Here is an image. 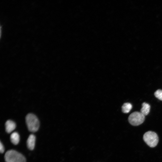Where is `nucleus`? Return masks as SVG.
Returning a JSON list of instances; mask_svg holds the SVG:
<instances>
[{
	"mask_svg": "<svg viewBox=\"0 0 162 162\" xmlns=\"http://www.w3.org/2000/svg\"><path fill=\"white\" fill-rule=\"evenodd\" d=\"M6 162H26L25 157L21 153L13 150L7 151L4 155Z\"/></svg>",
	"mask_w": 162,
	"mask_h": 162,
	"instance_id": "1",
	"label": "nucleus"
},
{
	"mask_svg": "<svg viewBox=\"0 0 162 162\" xmlns=\"http://www.w3.org/2000/svg\"><path fill=\"white\" fill-rule=\"evenodd\" d=\"M26 124L28 130L33 132L38 129L40 124L37 117L32 113L28 114L26 117Z\"/></svg>",
	"mask_w": 162,
	"mask_h": 162,
	"instance_id": "2",
	"label": "nucleus"
},
{
	"mask_svg": "<svg viewBox=\"0 0 162 162\" xmlns=\"http://www.w3.org/2000/svg\"><path fill=\"white\" fill-rule=\"evenodd\" d=\"M143 139L145 142L151 147L156 146L158 141L157 134L152 131H148L145 133L143 135Z\"/></svg>",
	"mask_w": 162,
	"mask_h": 162,
	"instance_id": "3",
	"label": "nucleus"
},
{
	"mask_svg": "<svg viewBox=\"0 0 162 162\" xmlns=\"http://www.w3.org/2000/svg\"><path fill=\"white\" fill-rule=\"evenodd\" d=\"M145 118V116L141 112H135L130 115L128 120L130 124L136 126L142 124L144 122Z\"/></svg>",
	"mask_w": 162,
	"mask_h": 162,
	"instance_id": "4",
	"label": "nucleus"
},
{
	"mask_svg": "<svg viewBox=\"0 0 162 162\" xmlns=\"http://www.w3.org/2000/svg\"><path fill=\"white\" fill-rule=\"evenodd\" d=\"M35 136L33 134H30L27 141V145L28 148L30 150H33L34 147L35 142Z\"/></svg>",
	"mask_w": 162,
	"mask_h": 162,
	"instance_id": "5",
	"label": "nucleus"
},
{
	"mask_svg": "<svg viewBox=\"0 0 162 162\" xmlns=\"http://www.w3.org/2000/svg\"><path fill=\"white\" fill-rule=\"evenodd\" d=\"M5 127L6 132L10 133L15 129L16 124L14 121L9 120L5 122Z\"/></svg>",
	"mask_w": 162,
	"mask_h": 162,
	"instance_id": "6",
	"label": "nucleus"
},
{
	"mask_svg": "<svg viewBox=\"0 0 162 162\" xmlns=\"http://www.w3.org/2000/svg\"><path fill=\"white\" fill-rule=\"evenodd\" d=\"M10 140L11 142L14 144L17 145L20 141V136L16 132L12 133L10 136Z\"/></svg>",
	"mask_w": 162,
	"mask_h": 162,
	"instance_id": "7",
	"label": "nucleus"
},
{
	"mask_svg": "<svg viewBox=\"0 0 162 162\" xmlns=\"http://www.w3.org/2000/svg\"><path fill=\"white\" fill-rule=\"evenodd\" d=\"M142 107L141 109V112L144 116L147 115L149 112L150 106V105L146 103H143L142 104Z\"/></svg>",
	"mask_w": 162,
	"mask_h": 162,
	"instance_id": "8",
	"label": "nucleus"
},
{
	"mask_svg": "<svg viewBox=\"0 0 162 162\" xmlns=\"http://www.w3.org/2000/svg\"><path fill=\"white\" fill-rule=\"evenodd\" d=\"M132 106L131 104L129 103H124L122 106V110L125 113L129 112L132 109Z\"/></svg>",
	"mask_w": 162,
	"mask_h": 162,
	"instance_id": "9",
	"label": "nucleus"
},
{
	"mask_svg": "<svg viewBox=\"0 0 162 162\" xmlns=\"http://www.w3.org/2000/svg\"><path fill=\"white\" fill-rule=\"evenodd\" d=\"M156 97L159 100H162V90L158 89L154 93Z\"/></svg>",
	"mask_w": 162,
	"mask_h": 162,
	"instance_id": "10",
	"label": "nucleus"
},
{
	"mask_svg": "<svg viewBox=\"0 0 162 162\" xmlns=\"http://www.w3.org/2000/svg\"><path fill=\"white\" fill-rule=\"evenodd\" d=\"M4 149L3 145L0 142V152L2 153H3L4 152Z\"/></svg>",
	"mask_w": 162,
	"mask_h": 162,
	"instance_id": "11",
	"label": "nucleus"
}]
</instances>
